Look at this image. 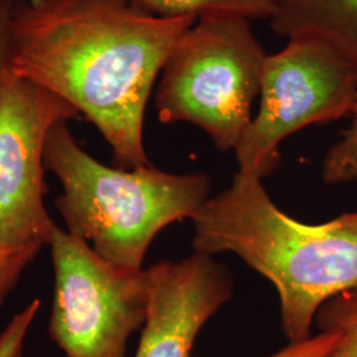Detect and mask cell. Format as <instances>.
<instances>
[{
	"mask_svg": "<svg viewBox=\"0 0 357 357\" xmlns=\"http://www.w3.org/2000/svg\"><path fill=\"white\" fill-rule=\"evenodd\" d=\"M196 20L159 17L128 0H13L7 69L76 107L110 144L115 167L150 166L146 106Z\"/></svg>",
	"mask_w": 357,
	"mask_h": 357,
	"instance_id": "1",
	"label": "cell"
},
{
	"mask_svg": "<svg viewBox=\"0 0 357 357\" xmlns=\"http://www.w3.org/2000/svg\"><path fill=\"white\" fill-rule=\"evenodd\" d=\"M261 180L238 171L229 188L205 202L192 217L193 249L231 252L273 282L283 332L290 344L301 343L320 307L357 286V212L303 224L271 202Z\"/></svg>",
	"mask_w": 357,
	"mask_h": 357,
	"instance_id": "2",
	"label": "cell"
},
{
	"mask_svg": "<svg viewBox=\"0 0 357 357\" xmlns=\"http://www.w3.org/2000/svg\"><path fill=\"white\" fill-rule=\"evenodd\" d=\"M44 165L63 187L54 204L66 230L107 264L130 271L143 270L155 236L176 221L192 220L211 190L204 172L105 166L77 144L66 121L48 134Z\"/></svg>",
	"mask_w": 357,
	"mask_h": 357,
	"instance_id": "3",
	"label": "cell"
},
{
	"mask_svg": "<svg viewBox=\"0 0 357 357\" xmlns=\"http://www.w3.org/2000/svg\"><path fill=\"white\" fill-rule=\"evenodd\" d=\"M266 56L249 19H197L178 38L159 76V119L196 125L220 151L236 150L253 119Z\"/></svg>",
	"mask_w": 357,
	"mask_h": 357,
	"instance_id": "4",
	"label": "cell"
},
{
	"mask_svg": "<svg viewBox=\"0 0 357 357\" xmlns=\"http://www.w3.org/2000/svg\"><path fill=\"white\" fill-rule=\"evenodd\" d=\"M287 40L282 51L265 59L258 113L234 150L238 171L259 178L280 165L286 137L349 118L357 106L356 65L321 38Z\"/></svg>",
	"mask_w": 357,
	"mask_h": 357,
	"instance_id": "5",
	"label": "cell"
},
{
	"mask_svg": "<svg viewBox=\"0 0 357 357\" xmlns=\"http://www.w3.org/2000/svg\"><path fill=\"white\" fill-rule=\"evenodd\" d=\"M48 245L54 271L52 340L66 357H126L130 336L147 317L146 270L115 268L57 225Z\"/></svg>",
	"mask_w": 357,
	"mask_h": 357,
	"instance_id": "6",
	"label": "cell"
},
{
	"mask_svg": "<svg viewBox=\"0 0 357 357\" xmlns=\"http://www.w3.org/2000/svg\"><path fill=\"white\" fill-rule=\"evenodd\" d=\"M76 107L8 69L0 81V248L44 246L56 227L45 204L44 149Z\"/></svg>",
	"mask_w": 357,
	"mask_h": 357,
	"instance_id": "7",
	"label": "cell"
},
{
	"mask_svg": "<svg viewBox=\"0 0 357 357\" xmlns=\"http://www.w3.org/2000/svg\"><path fill=\"white\" fill-rule=\"evenodd\" d=\"M149 306L134 357H190L196 336L233 294L229 270L193 253L146 270Z\"/></svg>",
	"mask_w": 357,
	"mask_h": 357,
	"instance_id": "8",
	"label": "cell"
},
{
	"mask_svg": "<svg viewBox=\"0 0 357 357\" xmlns=\"http://www.w3.org/2000/svg\"><path fill=\"white\" fill-rule=\"evenodd\" d=\"M268 20L277 35L321 38L357 66V0H275Z\"/></svg>",
	"mask_w": 357,
	"mask_h": 357,
	"instance_id": "9",
	"label": "cell"
},
{
	"mask_svg": "<svg viewBox=\"0 0 357 357\" xmlns=\"http://www.w3.org/2000/svg\"><path fill=\"white\" fill-rule=\"evenodd\" d=\"M159 17L200 19L212 15H238L249 20L270 19L275 0H128Z\"/></svg>",
	"mask_w": 357,
	"mask_h": 357,
	"instance_id": "10",
	"label": "cell"
},
{
	"mask_svg": "<svg viewBox=\"0 0 357 357\" xmlns=\"http://www.w3.org/2000/svg\"><path fill=\"white\" fill-rule=\"evenodd\" d=\"M320 332H336L340 339L328 357H357V286L328 299L317 312Z\"/></svg>",
	"mask_w": 357,
	"mask_h": 357,
	"instance_id": "11",
	"label": "cell"
},
{
	"mask_svg": "<svg viewBox=\"0 0 357 357\" xmlns=\"http://www.w3.org/2000/svg\"><path fill=\"white\" fill-rule=\"evenodd\" d=\"M349 118V126L323 160V180L328 184L357 181V106Z\"/></svg>",
	"mask_w": 357,
	"mask_h": 357,
	"instance_id": "12",
	"label": "cell"
},
{
	"mask_svg": "<svg viewBox=\"0 0 357 357\" xmlns=\"http://www.w3.org/2000/svg\"><path fill=\"white\" fill-rule=\"evenodd\" d=\"M41 248L38 245L0 248V306L20 281L26 266L36 258Z\"/></svg>",
	"mask_w": 357,
	"mask_h": 357,
	"instance_id": "13",
	"label": "cell"
},
{
	"mask_svg": "<svg viewBox=\"0 0 357 357\" xmlns=\"http://www.w3.org/2000/svg\"><path fill=\"white\" fill-rule=\"evenodd\" d=\"M41 302L32 301L28 306L16 314L6 330L0 335V357H22L26 333L38 315Z\"/></svg>",
	"mask_w": 357,
	"mask_h": 357,
	"instance_id": "14",
	"label": "cell"
},
{
	"mask_svg": "<svg viewBox=\"0 0 357 357\" xmlns=\"http://www.w3.org/2000/svg\"><path fill=\"white\" fill-rule=\"evenodd\" d=\"M339 333L320 332L305 342L289 344L280 352L268 357H328L339 343Z\"/></svg>",
	"mask_w": 357,
	"mask_h": 357,
	"instance_id": "15",
	"label": "cell"
},
{
	"mask_svg": "<svg viewBox=\"0 0 357 357\" xmlns=\"http://www.w3.org/2000/svg\"><path fill=\"white\" fill-rule=\"evenodd\" d=\"M13 0H0V81L8 66V29Z\"/></svg>",
	"mask_w": 357,
	"mask_h": 357,
	"instance_id": "16",
	"label": "cell"
}]
</instances>
